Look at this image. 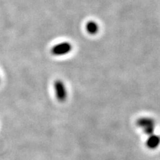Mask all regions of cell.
Returning <instances> with one entry per match:
<instances>
[{"instance_id":"1","label":"cell","mask_w":160,"mask_h":160,"mask_svg":"<svg viewBox=\"0 0 160 160\" xmlns=\"http://www.w3.org/2000/svg\"><path fill=\"white\" fill-rule=\"evenodd\" d=\"M136 125L138 127L141 128L143 132L148 136L154 133L155 129H156V122L152 118H140L137 120Z\"/></svg>"},{"instance_id":"2","label":"cell","mask_w":160,"mask_h":160,"mask_svg":"<svg viewBox=\"0 0 160 160\" xmlns=\"http://www.w3.org/2000/svg\"><path fill=\"white\" fill-rule=\"evenodd\" d=\"M54 90L58 101L63 103L68 98V92L66 85L61 79H56L54 82Z\"/></svg>"},{"instance_id":"3","label":"cell","mask_w":160,"mask_h":160,"mask_svg":"<svg viewBox=\"0 0 160 160\" xmlns=\"http://www.w3.org/2000/svg\"><path fill=\"white\" fill-rule=\"evenodd\" d=\"M72 48V45L69 42H63L53 46L51 49V53L55 56H62L71 52Z\"/></svg>"},{"instance_id":"4","label":"cell","mask_w":160,"mask_h":160,"mask_svg":"<svg viewBox=\"0 0 160 160\" xmlns=\"http://www.w3.org/2000/svg\"><path fill=\"white\" fill-rule=\"evenodd\" d=\"M146 141V146L150 149H155L158 148L160 145V136L153 133L148 136Z\"/></svg>"},{"instance_id":"5","label":"cell","mask_w":160,"mask_h":160,"mask_svg":"<svg viewBox=\"0 0 160 160\" xmlns=\"http://www.w3.org/2000/svg\"><path fill=\"white\" fill-rule=\"evenodd\" d=\"M86 29L87 32L89 34L92 35V36H94V35H96L98 33L99 27L97 22L92 20V21H89L86 23Z\"/></svg>"}]
</instances>
